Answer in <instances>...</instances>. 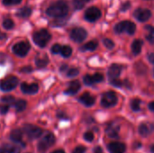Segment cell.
<instances>
[{
    "instance_id": "44dd1931",
    "label": "cell",
    "mask_w": 154,
    "mask_h": 153,
    "mask_svg": "<svg viewBox=\"0 0 154 153\" xmlns=\"http://www.w3.org/2000/svg\"><path fill=\"white\" fill-rule=\"evenodd\" d=\"M0 153H20V151L17 147L14 145H3L0 147Z\"/></svg>"
},
{
    "instance_id": "d6a6232c",
    "label": "cell",
    "mask_w": 154,
    "mask_h": 153,
    "mask_svg": "<svg viewBox=\"0 0 154 153\" xmlns=\"http://www.w3.org/2000/svg\"><path fill=\"white\" fill-rule=\"evenodd\" d=\"M148 29H150V32H149V34L146 36V39H147L151 43H154V28L148 27Z\"/></svg>"
},
{
    "instance_id": "f546056e",
    "label": "cell",
    "mask_w": 154,
    "mask_h": 153,
    "mask_svg": "<svg viewBox=\"0 0 154 153\" xmlns=\"http://www.w3.org/2000/svg\"><path fill=\"white\" fill-rule=\"evenodd\" d=\"M1 101L5 104H14V97L12 96H5L2 97Z\"/></svg>"
},
{
    "instance_id": "7c38bea8",
    "label": "cell",
    "mask_w": 154,
    "mask_h": 153,
    "mask_svg": "<svg viewBox=\"0 0 154 153\" xmlns=\"http://www.w3.org/2000/svg\"><path fill=\"white\" fill-rule=\"evenodd\" d=\"M151 15H152L151 11L148 9L139 8V9L135 10V12H134L135 18L140 22H146L147 20H149Z\"/></svg>"
},
{
    "instance_id": "b9f144b4",
    "label": "cell",
    "mask_w": 154,
    "mask_h": 153,
    "mask_svg": "<svg viewBox=\"0 0 154 153\" xmlns=\"http://www.w3.org/2000/svg\"><path fill=\"white\" fill-rule=\"evenodd\" d=\"M148 59H149V60H150V62H151V63L154 64V53H151V54H149Z\"/></svg>"
},
{
    "instance_id": "74e56055",
    "label": "cell",
    "mask_w": 154,
    "mask_h": 153,
    "mask_svg": "<svg viewBox=\"0 0 154 153\" xmlns=\"http://www.w3.org/2000/svg\"><path fill=\"white\" fill-rule=\"evenodd\" d=\"M110 83L113 85V86H115V87H120L122 85H123V83H122V81L119 79V78H116V79H111L110 80Z\"/></svg>"
},
{
    "instance_id": "8992f818",
    "label": "cell",
    "mask_w": 154,
    "mask_h": 153,
    "mask_svg": "<svg viewBox=\"0 0 154 153\" xmlns=\"http://www.w3.org/2000/svg\"><path fill=\"white\" fill-rule=\"evenodd\" d=\"M55 142V136L51 133H48L39 142L38 150L41 152L46 151L50 147H51Z\"/></svg>"
},
{
    "instance_id": "3957f363",
    "label": "cell",
    "mask_w": 154,
    "mask_h": 153,
    "mask_svg": "<svg viewBox=\"0 0 154 153\" xmlns=\"http://www.w3.org/2000/svg\"><path fill=\"white\" fill-rule=\"evenodd\" d=\"M135 24L130 21H123L119 23H117L115 27V31L116 33H123L127 32L128 34L132 35L135 32Z\"/></svg>"
},
{
    "instance_id": "ab89813d",
    "label": "cell",
    "mask_w": 154,
    "mask_h": 153,
    "mask_svg": "<svg viewBox=\"0 0 154 153\" xmlns=\"http://www.w3.org/2000/svg\"><path fill=\"white\" fill-rule=\"evenodd\" d=\"M86 152V148L84 146H78L72 153H85Z\"/></svg>"
},
{
    "instance_id": "cb8c5ba5",
    "label": "cell",
    "mask_w": 154,
    "mask_h": 153,
    "mask_svg": "<svg viewBox=\"0 0 154 153\" xmlns=\"http://www.w3.org/2000/svg\"><path fill=\"white\" fill-rule=\"evenodd\" d=\"M26 106H27L26 101L25 100H23V99H18V100H16L14 103V108H15V110L17 112L23 111L26 108Z\"/></svg>"
},
{
    "instance_id": "f35d334b",
    "label": "cell",
    "mask_w": 154,
    "mask_h": 153,
    "mask_svg": "<svg viewBox=\"0 0 154 153\" xmlns=\"http://www.w3.org/2000/svg\"><path fill=\"white\" fill-rule=\"evenodd\" d=\"M8 109H9V106H6V105L0 106V114L1 115H5L8 112Z\"/></svg>"
},
{
    "instance_id": "f1b7e54d",
    "label": "cell",
    "mask_w": 154,
    "mask_h": 153,
    "mask_svg": "<svg viewBox=\"0 0 154 153\" xmlns=\"http://www.w3.org/2000/svg\"><path fill=\"white\" fill-rule=\"evenodd\" d=\"M3 26L6 30H11V29L14 28V22L11 19H5L4 22H3Z\"/></svg>"
},
{
    "instance_id": "ee69618b",
    "label": "cell",
    "mask_w": 154,
    "mask_h": 153,
    "mask_svg": "<svg viewBox=\"0 0 154 153\" xmlns=\"http://www.w3.org/2000/svg\"><path fill=\"white\" fill-rule=\"evenodd\" d=\"M94 153H103V151H102V149L100 147H97L94 150Z\"/></svg>"
},
{
    "instance_id": "60d3db41",
    "label": "cell",
    "mask_w": 154,
    "mask_h": 153,
    "mask_svg": "<svg viewBox=\"0 0 154 153\" xmlns=\"http://www.w3.org/2000/svg\"><path fill=\"white\" fill-rule=\"evenodd\" d=\"M32 70V69L30 66H25V67H23V68H22L20 69V71H22L23 73H30Z\"/></svg>"
},
{
    "instance_id": "681fc988",
    "label": "cell",
    "mask_w": 154,
    "mask_h": 153,
    "mask_svg": "<svg viewBox=\"0 0 154 153\" xmlns=\"http://www.w3.org/2000/svg\"><path fill=\"white\" fill-rule=\"evenodd\" d=\"M151 151H152V153H154V145L152 146V148H151Z\"/></svg>"
},
{
    "instance_id": "7402d4cb",
    "label": "cell",
    "mask_w": 154,
    "mask_h": 153,
    "mask_svg": "<svg viewBox=\"0 0 154 153\" xmlns=\"http://www.w3.org/2000/svg\"><path fill=\"white\" fill-rule=\"evenodd\" d=\"M143 47V41L142 40H135L132 44V51L134 55H138L141 53Z\"/></svg>"
},
{
    "instance_id": "4316f807",
    "label": "cell",
    "mask_w": 154,
    "mask_h": 153,
    "mask_svg": "<svg viewBox=\"0 0 154 153\" xmlns=\"http://www.w3.org/2000/svg\"><path fill=\"white\" fill-rule=\"evenodd\" d=\"M141 104H142V102H141L140 99H138V98L133 99L131 101V108H132V110L134 111V112L140 111L141 110Z\"/></svg>"
},
{
    "instance_id": "d4e9b609",
    "label": "cell",
    "mask_w": 154,
    "mask_h": 153,
    "mask_svg": "<svg viewBox=\"0 0 154 153\" xmlns=\"http://www.w3.org/2000/svg\"><path fill=\"white\" fill-rule=\"evenodd\" d=\"M32 14V9L31 7L29 6H23V8H21L18 13H17V15L20 16V17H23V18H27L31 15Z\"/></svg>"
},
{
    "instance_id": "d590c367",
    "label": "cell",
    "mask_w": 154,
    "mask_h": 153,
    "mask_svg": "<svg viewBox=\"0 0 154 153\" xmlns=\"http://www.w3.org/2000/svg\"><path fill=\"white\" fill-rule=\"evenodd\" d=\"M84 139L87 142H92L94 140V134H93V133L92 132H87V133H85Z\"/></svg>"
},
{
    "instance_id": "603a6c76",
    "label": "cell",
    "mask_w": 154,
    "mask_h": 153,
    "mask_svg": "<svg viewBox=\"0 0 154 153\" xmlns=\"http://www.w3.org/2000/svg\"><path fill=\"white\" fill-rule=\"evenodd\" d=\"M49 63V60H48V58H47V56H42V57H40V56H38L36 59H35V64H36V66L39 68V69H42V68H45L46 67V65Z\"/></svg>"
},
{
    "instance_id": "30bf717a",
    "label": "cell",
    "mask_w": 154,
    "mask_h": 153,
    "mask_svg": "<svg viewBox=\"0 0 154 153\" xmlns=\"http://www.w3.org/2000/svg\"><path fill=\"white\" fill-rule=\"evenodd\" d=\"M101 16V12L97 7H90L85 13V18L88 22H95Z\"/></svg>"
},
{
    "instance_id": "9c48e42d",
    "label": "cell",
    "mask_w": 154,
    "mask_h": 153,
    "mask_svg": "<svg viewBox=\"0 0 154 153\" xmlns=\"http://www.w3.org/2000/svg\"><path fill=\"white\" fill-rule=\"evenodd\" d=\"M87 31L81 27L74 28L70 32V38L76 42H82L87 38Z\"/></svg>"
},
{
    "instance_id": "d6986e66",
    "label": "cell",
    "mask_w": 154,
    "mask_h": 153,
    "mask_svg": "<svg viewBox=\"0 0 154 153\" xmlns=\"http://www.w3.org/2000/svg\"><path fill=\"white\" fill-rule=\"evenodd\" d=\"M153 129V125H152L150 124H143L139 127V133L143 136H147V135H149L152 132Z\"/></svg>"
},
{
    "instance_id": "8d00e7d4",
    "label": "cell",
    "mask_w": 154,
    "mask_h": 153,
    "mask_svg": "<svg viewBox=\"0 0 154 153\" xmlns=\"http://www.w3.org/2000/svg\"><path fill=\"white\" fill-rule=\"evenodd\" d=\"M22 0H3V4L5 5H17L21 3Z\"/></svg>"
},
{
    "instance_id": "4dcf8cb0",
    "label": "cell",
    "mask_w": 154,
    "mask_h": 153,
    "mask_svg": "<svg viewBox=\"0 0 154 153\" xmlns=\"http://www.w3.org/2000/svg\"><path fill=\"white\" fill-rule=\"evenodd\" d=\"M103 42H104V45H105L107 49H109V50L113 49L114 46H115L114 41H113L112 40H110V39H104Z\"/></svg>"
},
{
    "instance_id": "f6af8a7d",
    "label": "cell",
    "mask_w": 154,
    "mask_h": 153,
    "mask_svg": "<svg viewBox=\"0 0 154 153\" xmlns=\"http://www.w3.org/2000/svg\"><path fill=\"white\" fill-rule=\"evenodd\" d=\"M149 108L152 112H154V102H152L149 104Z\"/></svg>"
},
{
    "instance_id": "e0dca14e",
    "label": "cell",
    "mask_w": 154,
    "mask_h": 153,
    "mask_svg": "<svg viewBox=\"0 0 154 153\" xmlns=\"http://www.w3.org/2000/svg\"><path fill=\"white\" fill-rule=\"evenodd\" d=\"M79 89H80V83L78 80H73L69 84V87L65 90V94L73 96L77 94Z\"/></svg>"
},
{
    "instance_id": "836d02e7",
    "label": "cell",
    "mask_w": 154,
    "mask_h": 153,
    "mask_svg": "<svg viewBox=\"0 0 154 153\" xmlns=\"http://www.w3.org/2000/svg\"><path fill=\"white\" fill-rule=\"evenodd\" d=\"M84 1L83 0H73V5L76 9H82L84 6Z\"/></svg>"
},
{
    "instance_id": "2e32d148",
    "label": "cell",
    "mask_w": 154,
    "mask_h": 153,
    "mask_svg": "<svg viewBox=\"0 0 154 153\" xmlns=\"http://www.w3.org/2000/svg\"><path fill=\"white\" fill-rule=\"evenodd\" d=\"M79 102L81 104H83L86 106H92L95 104V102H96L95 97L91 94H89V93H84L79 98Z\"/></svg>"
},
{
    "instance_id": "83f0119b",
    "label": "cell",
    "mask_w": 154,
    "mask_h": 153,
    "mask_svg": "<svg viewBox=\"0 0 154 153\" xmlns=\"http://www.w3.org/2000/svg\"><path fill=\"white\" fill-rule=\"evenodd\" d=\"M60 53H61V55H62L64 58H69V57L71 55V53H72V49H71L69 46L65 45V46H63V47L61 48Z\"/></svg>"
},
{
    "instance_id": "ac0fdd59",
    "label": "cell",
    "mask_w": 154,
    "mask_h": 153,
    "mask_svg": "<svg viewBox=\"0 0 154 153\" xmlns=\"http://www.w3.org/2000/svg\"><path fill=\"white\" fill-rule=\"evenodd\" d=\"M118 132H119V127L115 124H110L109 126L106 128L107 135L111 138H114V139L118 137Z\"/></svg>"
},
{
    "instance_id": "7bdbcfd3",
    "label": "cell",
    "mask_w": 154,
    "mask_h": 153,
    "mask_svg": "<svg viewBox=\"0 0 154 153\" xmlns=\"http://www.w3.org/2000/svg\"><path fill=\"white\" fill-rule=\"evenodd\" d=\"M129 7H130V3H129V2H127L126 4H124V5H123V7H122V10H123V11H124L125 9L126 10V9H127V8H129Z\"/></svg>"
},
{
    "instance_id": "e575fe53",
    "label": "cell",
    "mask_w": 154,
    "mask_h": 153,
    "mask_svg": "<svg viewBox=\"0 0 154 153\" xmlns=\"http://www.w3.org/2000/svg\"><path fill=\"white\" fill-rule=\"evenodd\" d=\"M61 46L60 45V44H54L52 47H51V52L52 53H54V54H58V53H60V51H61Z\"/></svg>"
},
{
    "instance_id": "277c9868",
    "label": "cell",
    "mask_w": 154,
    "mask_h": 153,
    "mask_svg": "<svg viewBox=\"0 0 154 153\" xmlns=\"http://www.w3.org/2000/svg\"><path fill=\"white\" fill-rule=\"evenodd\" d=\"M117 103V96L114 91H108L103 94L101 98V105L105 108L113 107Z\"/></svg>"
},
{
    "instance_id": "4fadbf2b",
    "label": "cell",
    "mask_w": 154,
    "mask_h": 153,
    "mask_svg": "<svg viewBox=\"0 0 154 153\" xmlns=\"http://www.w3.org/2000/svg\"><path fill=\"white\" fill-rule=\"evenodd\" d=\"M21 90L24 94L28 95H33L36 94L39 90V86L36 83L32 84H27V83H22L21 84Z\"/></svg>"
},
{
    "instance_id": "8fae6325",
    "label": "cell",
    "mask_w": 154,
    "mask_h": 153,
    "mask_svg": "<svg viewBox=\"0 0 154 153\" xmlns=\"http://www.w3.org/2000/svg\"><path fill=\"white\" fill-rule=\"evenodd\" d=\"M104 79V77L100 73H96L94 75H86L83 78L84 83L87 86H93L96 83H100Z\"/></svg>"
},
{
    "instance_id": "6da1fadb",
    "label": "cell",
    "mask_w": 154,
    "mask_h": 153,
    "mask_svg": "<svg viewBox=\"0 0 154 153\" xmlns=\"http://www.w3.org/2000/svg\"><path fill=\"white\" fill-rule=\"evenodd\" d=\"M68 12H69V6L67 3L62 0L54 3L46 10V14L49 16L57 17V18L66 16L68 14Z\"/></svg>"
},
{
    "instance_id": "5b68a950",
    "label": "cell",
    "mask_w": 154,
    "mask_h": 153,
    "mask_svg": "<svg viewBox=\"0 0 154 153\" xmlns=\"http://www.w3.org/2000/svg\"><path fill=\"white\" fill-rule=\"evenodd\" d=\"M23 131L24 132V133L28 136V138L30 140H34L39 138L42 134V130L33 124H25L23 128Z\"/></svg>"
},
{
    "instance_id": "484cf974",
    "label": "cell",
    "mask_w": 154,
    "mask_h": 153,
    "mask_svg": "<svg viewBox=\"0 0 154 153\" xmlns=\"http://www.w3.org/2000/svg\"><path fill=\"white\" fill-rule=\"evenodd\" d=\"M97 41H89V42L86 43V44L81 48V50H89V51H93V50H95L97 49Z\"/></svg>"
},
{
    "instance_id": "52a82bcc",
    "label": "cell",
    "mask_w": 154,
    "mask_h": 153,
    "mask_svg": "<svg viewBox=\"0 0 154 153\" xmlns=\"http://www.w3.org/2000/svg\"><path fill=\"white\" fill-rule=\"evenodd\" d=\"M18 85V78L14 76H9L0 82V88L3 91H11Z\"/></svg>"
},
{
    "instance_id": "f907efd6",
    "label": "cell",
    "mask_w": 154,
    "mask_h": 153,
    "mask_svg": "<svg viewBox=\"0 0 154 153\" xmlns=\"http://www.w3.org/2000/svg\"><path fill=\"white\" fill-rule=\"evenodd\" d=\"M83 1H84V3H87V2H88L89 0H83Z\"/></svg>"
},
{
    "instance_id": "ba28073f",
    "label": "cell",
    "mask_w": 154,
    "mask_h": 153,
    "mask_svg": "<svg viewBox=\"0 0 154 153\" xmlns=\"http://www.w3.org/2000/svg\"><path fill=\"white\" fill-rule=\"evenodd\" d=\"M30 48H31V46H30L29 42H27V41H20V42H17L16 44L14 45L13 52L15 55L19 56V57H24L29 52Z\"/></svg>"
},
{
    "instance_id": "7dc6e473",
    "label": "cell",
    "mask_w": 154,
    "mask_h": 153,
    "mask_svg": "<svg viewBox=\"0 0 154 153\" xmlns=\"http://www.w3.org/2000/svg\"><path fill=\"white\" fill-rule=\"evenodd\" d=\"M6 37V35L5 34H4V33H2L1 32H0V40H3V39H5Z\"/></svg>"
},
{
    "instance_id": "c3c4849f",
    "label": "cell",
    "mask_w": 154,
    "mask_h": 153,
    "mask_svg": "<svg viewBox=\"0 0 154 153\" xmlns=\"http://www.w3.org/2000/svg\"><path fill=\"white\" fill-rule=\"evenodd\" d=\"M51 153H65V151H62V150H57V151H54L53 152Z\"/></svg>"
},
{
    "instance_id": "bcb514c9",
    "label": "cell",
    "mask_w": 154,
    "mask_h": 153,
    "mask_svg": "<svg viewBox=\"0 0 154 153\" xmlns=\"http://www.w3.org/2000/svg\"><path fill=\"white\" fill-rule=\"evenodd\" d=\"M57 116H58L59 118H65V119H67L66 115H62V114H58Z\"/></svg>"
},
{
    "instance_id": "1f68e13d",
    "label": "cell",
    "mask_w": 154,
    "mask_h": 153,
    "mask_svg": "<svg viewBox=\"0 0 154 153\" xmlns=\"http://www.w3.org/2000/svg\"><path fill=\"white\" fill-rule=\"evenodd\" d=\"M79 70L78 69H69V70H68V72H67V76H68V77H69V78H73V77L78 76V75H79Z\"/></svg>"
},
{
    "instance_id": "5bb4252c",
    "label": "cell",
    "mask_w": 154,
    "mask_h": 153,
    "mask_svg": "<svg viewBox=\"0 0 154 153\" xmlns=\"http://www.w3.org/2000/svg\"><path fill=\"white\" fill-rule=\"evenodd\" d=\"M107 149L110 153H125L126 151V146L122 142H111L108 144Z\"/></svg>"
},
{
    "instance_id": "ffe728a7",
    "label": "cell",
    "mask_w": 154,
    "mask_h": 153,
    "mask_svg": "<svg viewBox=\"0 0 154 153\" xmlns=\"http://www.w3.org/2000/svg\"><path fill=\"white\" fill-rule=\"evenodd\" d=\"M10 139L14 142H21L23 140V131L19 130V129H15L14 131L11 132L10 133Z\"/></svg>"
},
{
    "instance_id": "7a4b0ae2",
    "label": "cell",
    "mask_w": 154,
    "mask_h": 153,
    "mask_svg": "<svg viewBox=\"0 0 154 153\" xmlns=\"http://www.w3.org/2000/svg\"><path fill=\"white\" fill-rule=\"evenodd\" d=\"M51 38V33L45 29H42L38 32H34L33 36H32V40H33L34 43L41 48L45 47L47 45V43L50 41Z\"/></svg>"
},
{
    "instance_id": "9a60e30c",
    "label": "cell",
    "mask_w": 154,
    "mask_h": 153,
    "mask_svg": "<svg viewBox=\"0 0 154 153\" xmlns=\"http://www.w3.org/2000/svg\"><path fill=\"white\" fill-rule=\"evenodd\" d=\"M122 70H123V67L121 65L113 64V65L110 66V68L108 69V77L110 78V79L118 78V77L120 76Z\"/></svg>"
}]
</instances>
